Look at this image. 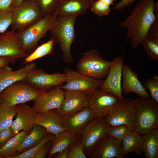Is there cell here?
<instances>
[{
  "label": "cell",
  "instance_id": "44",
  "mask_svg": "<svg viewBox=\"0 0 158 158\" xmlns=\"http://www.w3.org/2000/svg\"><path fill=\"white\" fill-rule=\"evenodd\" d=\"M14 61L6 57L0 56V70Z\"/></svg>",
  "mask_w": 158,
  "mask_h": 158
},
{
  "label": "cell",
  "instance_id": "14",
  "mask_svg": "<svg viewBox=\"0 0 158 158\" xmlns=\"http://www.w3.org/2000/svg\"><path fill=\"white\" fill-rule=\"evenodd\" d=\"M65 92L60 85L43 92L33 100L32 108L36 113L56 109L62 103Z\"/></svg>",
  "mask_w": 158,
  "mask_h": 158
},
{
  "label": "cell",
  "instance_id": "39",
  "mask_svg": "<svg viewBox=\"0 0 158 158\" xmlns=\"http://www.w3.org/2000/svg\"><path fill=\"white\" fill-rule=\"evenodd\" d=\"M14 130L10 126L0 131V147L2 146L15 135Z\"/></svg>",
  "mask_w": 158,
  "mask_h": 158
},
{
  "label": "cell",
  "instance_id": "22",
  "mask_svg": "<svg viewBox=\"0 0 158 158\" xmlns=\"http://www.w3.org/2000/svg\"><path fill=\"white\" fill-rule=\"evenodd\" d=\"M34 63H29L16 71H12L8 66L0 70V93L8 87L13 83L23 81L28 74L36 68Z\"/></svg>",
  "mask_w": 158,
  "mask_h": 158
},
{
  "label": "cell",
  "instance_id": "28",
  "mask_svg": "<svg viewBox=\"0 0 158 158\" xmlns=\"http://www.w3.org/2000/svg\"><path fill=\"white\" fill-rule=\"evenodd\" d=\"M30 133L21 131L0 147V158H12L15 155L23 140Z\"/></svg>",
  "mask_w": 158,
  "mask_h": 158
},
{
  "label": "cell",
  "instance_id": "40",
  "mask_svg": "<svg viewBox=\"0 0 158 158\" xmlns=\"http://www.w3.org/2000/svg\"><path fill=\"white\" fill-rule=\"evenodd\" d=\"M52 141L51 140L48 142L40 150L34 158H44L46 157L47 154H49Z\"/></svg>",
  "mask_w": 158,
  "mask_h": 158
},
{
  "label": "cell",
  "instance_id": "17",
  "mask_svg": "<svg viewBox=\"0 0 158 158\" xmlns=\"http://www.w3.org/2000/svg\"><path fill=\"white\" fill-rule=\"evenodd\" d=\"M96 117L93 111L88 107L61 116V119L65 130L77 135L80 134L85 126Z\"/></svg>",
  "mask_w": 158,
  "mask_h": 158
},
{
  "label": "cell",
  "instance_id": "9",
  "mask_svg": "<svg viewBox=\"0 0 158 158\" xmlns=\"http://www.w3.org/2000/svg\"><path fill=\"white\" fill-rule=\"evenodd\" d=\"M111 126L102 118L96 116L85 126L80 134V140L86 155H89L97 142L107 134Z\"/></svg>",
  "mask_w": 158,
  "mask_h": 158
},
{
  "label": "cell",
  "instance_id": "21",
  "mask_svg": "<svg viewBox=\"0 0 158 158\" xmlns=\"http://www.w3.org/2000/svg\"><path fill=\"white\" fill-rule=\"evenodd\" d=\"M94 0H59L55 11L58 15L76 17L85 15Z\"/></svg>",
  "mask_w": 158,
  "mask_h": 158
},
{
  "label": "cell",
  "instance_id": "2",
  "mask_svg": "<svg viewBox=\"0 0 158 158\" xmlns=\"http://www.w3.org/2000/svg\"><path fill=\"white\" fill-rule=\"evenodd\" d=\"M76 18L58 15L55 24L49 31L55 43L58 44L62 51L63 62L67 63L74 62L71 48L75 38Z\"/></svg>",
  "mask_w": 158,
  "mask_h": 158
},
{
  "label": "cell",
  "instance_id": "25",
  "mask_svg": "<svg viewBox=\"0 0 158 158\" xmlns=\"http://www.w3.org/2000/svg\"><path fill=\"white\" fill-rule=\"evenodd\" d=\"M49 133L44 127L35 124L31 131L24 139L18 149L16 155L32 148Z\"/></svg>",
  "mask_w": 158,
  "mask_h": 158
},
{
  "label": "cell",
  "instance_id": "6",
  "mask_svg": "<svg viewBox=\"0 0 158 158\" xmlns=\"http://www.w3.org/2000/svg\"><path fill=\"white\" fill-rule=\"evenodd\" d=\"M43 92L23 81L9 85L0 93V102L8 107L33 100Z\"/></svg>",
  "mask_w": 158,
  "mask_h": 158
},
{
  "label": "cell",
  "instance_id": "19",
  "mask_svg": "<svg viewBox=\"0 0 158 158\" xmlns=\"http://www.w3.org/2000/svg\"><path fill=\"white\" fill-rule=\"evenodd\" d=\"M16 118L11 125L15 133L22 130L30 133L35 124L36 113L32 107L25 103L16 105Z\"/></svg>",
  "mask_w": 158,
  "mask_h": 158
},
{
  "label": "cell",
  "instance_id": "8",
  "mask_svg": "<svg viewBox=\"0 0 158 158\" xmlns=\"http://www.w3.org/2000/svg\"><path fill=\"white\" fill-rule=\"evenodd\" d=\"M134 98L123 97L116 107L103 118L106 123L111 126L125 124L130 131L136 129V123L134 108Z\"/></svg>",
  "mask_w": 158,
  "mask_h": 158
},
{
  "label": "cell",
  "instance_id": "26",
  "mask_svg": "<svg viewBox=\"0 0 158 158\" xmlns=\"http://www.w3.org/2000/svg\"><path fill=\"white\" fill-rule=\"evenodd\" d=\"M141 135L136 131H130L124 137L122 141V152L124 156L131 153L140 154L142 152Z\"/></svg>",
  "mask_w": 158,
  "mask_h": 158
},
{
  "label": "cell",
  "instance_id": "45",
  "mask_svg": "<svg viewBox=\"0 0 158 158\" xmlns=\"http://www.w3.org/2000/svg\"><path fill=\"white\" fill-rule=\"evenodd\" d=\"M13 0H0V10L11 7Z\"/></svg>",
  "mask_w": 158,
  "mask_h": 158
},
{
  "label": "cell",
  "instance_id": "46",
  "mask_svg": "<svg viewBox=\"0 0 158 158\" xmlns=\"http://www.w3.org/2000/svg\"><path fill=\"white\" fill-rule=\"evenodd\" d=\"M27 0H13L11 7L13 8L19 5L22 2Z\"/></svg>",
  "mask_w": 158,
  "mask_h": 158
},
{
  "label": "cell",
  "instance_id": "31",
  "mask_svg": "<svg viewBox=\"0 0 158 158\" xmlns=\"http://www.w3.org/2000/svg\"><path fill=\"white\" fill-rule=\"evenodd\" d=\"M141 44L149 58L158 61V38L147 36Z\"/></svg>",
  "mask_w": 158,
  "mask_h": 158
},
{
  "label": "cell",
  "instance_id": "13",
  "mask_svg": "<svg viewBox=\"0 0 158 158\" xmlns=\"http://www.w3.org/2000/svg\"><path fill=\"white\" fill-rule=\"evenodd\" d=\"M28 55L23 48L19 31L11 30L0 34V56L15 61Z\"/></svg>",
  "mask_w": 158,
  "mask_h": 158
},
{
  "label": "cell",
  "instance_id": "42",
  "mask_svg": "<svg viewBox=\"0 0 158 158\" xmlns=\"http://www.w3.org/2000/svg\"><path fill=\"white\" fill-rule=\"evenodd\" d=\"M147 36L158 38V17L150 28Z\"/></svg>",
  "mask_w": 158,
  "mask_h": 158
},
{
  "label": "cell",
  "instance_id": "35",
  "mask_svg": "<svg viewBox=\"0 0 158 158\" xmlns=\"http://www.w3.org/2000/svg\"><path fill=\"white\" fill-rule=\"evenodd\" d=\"M143 85L146 90H149L151 98L158 103V76L154 75L144 81Z\"/></svg>",
  "mask_w": 158,
  "mask_h": 158
},
{
  "label": "cell",
  "instance_id": "36",
  "mask_svg": "<svg viewBox=\"0 0 158 158\" xmlns=\"http://www.w3.org/2000/svg\"><path fill=\"white\" fill-rule=\"evenodd\" d=\"M13 13V8L11 7L0 10V34L6 32L11 26Z\"/></svg>",
  "mask_w": 158,
  "mask_h": 158
},
{
  "label": "cell",
  "instance_id": "47",
  "mask_svg": "<svg viewBox=\"0 0 158 158\" xmlns=\"http://www.w3.org/2000/svg\"><path fill=\"white\" fill-rule=\"evenodd\" d=\"M154 10L156 16L158 17V0H157L154 2Z\"/></svg>",
  "mask_w": 158,
  "mask_h": 158
},
{
  "label": "cell",
  "instance_id": "33",
  "mask_svg": "<svg viewBox=\"0 0 158 158\" xmlns=\"http://www.w3.org/2000/svg\"><path fill=\"white\" fill-rule=\"evenodd\" d=\"M39 7L43 16L55 11L59 0H33Z\"/></svg>",
  "mask_w": 158,
  "mask_h": 158
},
{
  "label": "cell",
  "instance_id": "5",
  "mask_svg": "<svg viewBox=\"0 0 158 158\" xmlns=\"http://www.w3.org/2000/svg\"><path fill=\"white\" fill-rule=\"evenodd\" d=\"M58 16L55 11L41 19L20 32L23 48L27 53L35 48L39 40L44 37L55 24Z\"/></svg>",
  "mask_w": 158,
  "mask_h": 158
},
{
  "label": "cell",
  "instance_id": "41",
  "mask_svg": "<svg viewBox=\"0 0 158 158\" xmlns=\"http://www.w3.org/2000/svg\"><path fill=\"white\" fill-rule=\"evenodd\" d=\"M137 0H121L116 3L113 9L115 11L121 9L133 4Z\"/></svg>",
  "mask_w": 158,
  "mask_h": 158
},
{
  "label": "cell",
  "instance_id": "38",
  "mask_svg": "<svg viewBox=\"0 0 158 158\" xmlns=\"http://www.w3.org/2000/svg\"><path fill=\"white\" fill-rule=\"evenodd\" d=\"M80 138L71 146L68 158H86Z\"/></svg>",
  "mask_w": 158,
  "mask_h": 158
},
{
  "label": "cell",
  "instance_id": "15",
  "mask_svg": "<svg viewBox=\"0 0 158 158\" xmlns=\"http://www.w3.org/2000/svg\"><path fill=\"white\" fill-rule=\"evenodd\" d=\"M111 62L108 74L99 88L112 94L121 99L123 97L121 81L123 60L121 57L118 56Z\"/></svg>",
  "mask_w": 158,
  "mask_h": 158
},
{
  "label": "cell",
  "instance_id": "16",
  "mask_svg": "<svg viewBox=\"0 0 158 158\" xmlns=\"http://www.w3.org/2000/svg\"><path fill=\"white\" fill-rule=\"evenodd\" d=\"M122 148V141L114 139L107 134L97 142L89 158H123Z\"/></svg>",
  "mask_w": 158,
  "mask_h": 158
},
{
  "label": "cell",
  "instance_id": "37",
  "mask_svg": "<svg viewBox=\"0 0 158 158\" xmlns=\"http://www.w3.org/2000/svg\"><path fill=\"white\" fill-rule=\"evenodd\" d=\"M110 6L100 0H94L90 8L91 11L95 14L102 17L108 15L110 13L111 11Z\"/></svg>",
  "mask_w": 158,
  "mask_h": 158
},
{
  "label": "cell",
  "instance_id": "30",
  "mask_svg": "<svg viewBox=\"0 0 158 158\" xmlns=\"http://www.w3.org/2000/svg\"><path fill=\"white\" fill-rule=\"evenodd\" d=\"M16 113V106L8 107L0 102V131L11 126Z\"/></svg>",
  "mask_w": 158,
  "mask_h": 158
},
{
  "label": "cell",
  "instance_id": "11",
  "mask_svg": "<svg viewBox=\"0 0 158 158\" xmlns=\"http://www.w3.org/2000/svg\"><path fill=\"white\" fill-rule=\"evenodd\" d=\"M87 94L88 107L98 117L104 118L110 114L117 106L121 100L112 94L99 88Z\"/></svg>",
  "mask_w": 158,
  "mask_h": 158
},
{
  "label": "cell",
  "instance_id": "24",
  "mask_svg": "<svg viewBox=\"0 0 158 158\" xmlns=\"http://www.w3.org/2000/svg\"><path fill=\"white\" fill-rule=\"evenodd\" d=\"M80 138V137L65 130L56 135L53 140L49 153L48 157L65 150Z\"/></svg>",
  "mask_w": 158,
  "mask_h": 158
},
{
  "label": "cell",
  "instance_id": "4",
  "mask_svg": "<svg viewBox=\"0 0 158 158\" xmlns=\"http://www.w3.org/2000/svg\"><path fill=\"white\" fill-rule=\"evenodd\" d=\"M111 62L105 60L96 49L84 53L76 64L77 71L89 77L103 80L109 71Z\"/></svg>",
  "mask_w": 158,
  "mask_h": 158
},
{
  "label": "cell",
  "instance_id": "12",
  "mask_svg": "<svg viewBox=\"0 0 158 158\" xmlns=\"http://www.w3.org/2000/svg\"><path fill=\"white\" fill-rule=\"evenodd\" d=\"M42 92L45 91L62 84L66 82L65 74L59 73L48 74L42 69L33 70L23 81Z\"/></svg>",
  "mask_w": 158,
  "mask_h": 158
},
{
  "label": "cell",
  "instance_id": "34",
  "mask_svg": "<svg viewBox=\"0 0 158 158\" xmlns=\"http://www.w3.org/2000/svg\"><path fill=\"white\" fill-rule=\"evenodd\" d=\"M130 131L128 126L125 124L111 126L107 134L114 139L122 141L124 137Z\"/></svg>",
  "mask_w": 158,
  "mask_h": 158
},
{
  "label": "cell",
  "instance_id": "20",
  "mask_svg": "<svg viewBox=\"0 0 158 158\" xmlns=\"http://www.w3.org/2000/svg\"><path fill=\"white\" fill-rule=\"evenodd\" d=\"M122 93L127 94L133 92L136 94L139 97H150V95L140 81L138 75L133 71L128 65L123 64L122 69Z\"/></svg>",
  "mask_w": 158,
  "mask_h": 158
},
{
  "label": "cell",
  "instance_id": "10",
  "mask_svg": "<svg viewBox=\"0 0 158 158\" xmlns=\"http://www.w3.org/2000/svg\"><path fill=\"white\" fill-rule=\"evenodd\" d=\"M66 83L60 85L64 90H71L88 94L99 88L104 80H98L68 68L64 70Z\"/></svg>",
  "mask_w": 158,
  "mask_h": 158
},
{
  "label": "cell",
  "instance_id": "18",
  "mask_svg": "<svg viewBox=\"0 0 158 158\" xmlns=\"http://www.w3.org/2000/svg\"><path fill=\"white\" fill-rule=\"evenodd\" d=\"M65 91L62 103L60 106L56 109L61 116L78 112L88 107L89 101L87 94L71 90Z\"/></svg>",
  "mask_w": 158,
  "mask_h": 158
},
{
  "label": "cell",
  "instance_id": "32",
  "mask_svg": "<svg viewBox=\"0 0 158 158\" xmlns=\"http://www.w3.org/2000/svg\"><path fill=\"white\" fill-rule=\"evenodd\" d=\"M54 136V134L49 133L35 146L22 153L16 155L12 158H34L40 150L48 142L53 140Z\"/></svg>",
  "mask_w": 158,
  "mask_h": 158
},
{
  "label": "cell",
  "instance_id": "43",
  "mask_svg": "<svg viewBox=\"0 0 158 158\" xmlns=\"http://www.w3.org/2000/svg\"><path fill=\"white\" fill-rule=\"evenodd\" d=\"M70 147L64 150L54 154L52 157L54 158H68Z\"/></svg>",
  "mask_w": 158,
  "mask_h": 158
},
{
  "label": "cell",
  "instance_id": "23",
  "mask_svg": "<svg viewBox=\"0 0 158 158\" xmlns=\"http://www.w3.org/2000/svg\"><path fill=\"white\" fill-rule=\"evenodd\" d=\"M34 123L44 127L49 133L54 135L65 130L62 123L61 116L57 112L56 109L37 113Z\"/></svg>",
  "mask_w": 158,
  "mask_h": 158
},
{
  "label": "cell",
  "instance_id": "29",
  "mask_svg": "<svg viewBox=\"0 0 158 158\" xmlns=\"http://www.w3.org/2000/svg\"><path fill=\"white\" fill-rule=\"evenodd\" d=\"M55 42L52 38L37 47L31 54L25 57L24 63H27L51 54Z\"/></svg>",
  "mask_w": 158,
  "mask_h": 158
},
{
  "label": "cell",
  "instance_id": "48",
  "mask_svg": "<svg viewBox=\"0 0 158 158\" xmlns=\"http://www.w3.org/2000/svg\"><path fill=\"white\" fill-rule=\"evenodd\" d=\"M109 6L113 5L114 4V2L116 0H100Z\"/></svg>",
  "mask_w": 158,
  "mask_h": 158
},
{
  "label": "cell",
  "instance_id": "3",
  "mask_svg": "<svg viewBox=\"0 0 158 158\" xmlns=\"http://www.w3.org/2000/svg\"><path fill=\"white\" fill-rule=\"evenodd\" d=\"M134 99L136 131L141 135L147 134L158 127V103L150 98Z\"/></svg>",
  "mask_w": 158,
  "mask_h": 158
},
{
  "label": "cell",
  "instance_id": "27",
  "mask_svg": "<svg viewBox=\"0 0 158 158\" xmlns=\"http://www.w3.org/2000/svg\"><path fill=\"white\" fill-rule=\"evenodd\" d=\"M142 151L145 158H158V129L142 136Z\"/></svg>",
  "mask_w": 158,
  "mask_h": 158
},
{
  "label": "cell",
  "instance_id": "1",
  "mask_svg": "<svg viewBox=\"0 0 158 158\" xmlns=\"http://www.w3.org/2000/svg\"><path fill=\"white\" fill-rule=\"evenodd\" d=\"M155 0H140L132 10L131 14L120 23L127 30V40L131 46L137 49L146 37L157 17L154 13Z\"/></svg>",
  "mask_w": 158,
  "mask_h": 158
},
{
  "label": "cell",
  "instance_id": "7",
  "mask_svg": "<svg viewBox=\"0 0 158 158\" xmlns=\"http://www.w3.org/2000/svg\"><path fill=\"white\" fill-rule=\"evenodd\" d=\"M43 16L33 0H27L13 8L12 30L21 31L41 19Z\"/></svg>",
  "mask_w": 158,
  "mask_h": 158
}]
</instances>
